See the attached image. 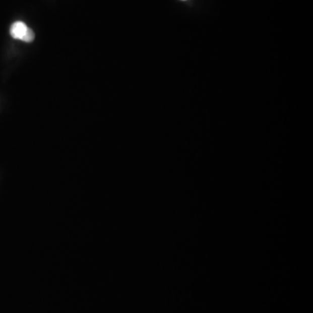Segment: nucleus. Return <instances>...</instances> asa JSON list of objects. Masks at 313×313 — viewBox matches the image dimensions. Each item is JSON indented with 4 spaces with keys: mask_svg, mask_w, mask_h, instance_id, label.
I'll list each match as a JSON object with an SVG mask.
<instances>
[{
    "mask_svg": "<svg viewBox=\"0 0 313 313\" xmlns=\"http://www.w3.org/2000/svg\"><path fill=\"white\" fill-rule=\"evenodd\" d=\"M10 33L13 38L26 42V43H31L34 40L35 38L33 31L26 26V23L22 22V21L13 23L10 29Z\"/></svg>",
    "mask_w": 313,
    "mask_h": 313,
    "instance_id": "obj_1",
    "label": "nucleus"
}]
</instances>
